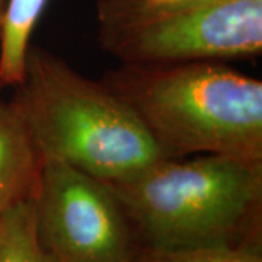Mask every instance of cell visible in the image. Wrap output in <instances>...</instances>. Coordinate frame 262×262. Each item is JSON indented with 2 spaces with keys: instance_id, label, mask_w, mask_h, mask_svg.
<instances>
[{
  "instance_id": "obj_1",
  "label": "cell",
  "mask_w": 262,
  "mask_h": 262,
  "mask_svg": "<svg viewBox=\"0 0 262 262\" xmlns=\"http://www.w3.org/2000/svg\"><path fill=\"white\" fill-rule=\"evenodd\" d=\"M163 159L219 155L262 162V82L223 61L120 64L101 77Z\"/></svg>"
},
{
  "instance_id": "obj_2",
  "label": "cell",
  "mask_w": 262,
  "mask_h": 262,
  "mask_svg": "<svg viewBox=\"0 0 262 262\" xmlns=\"http://www.w3.org/2000/svg\"><path fill=\"white\" fill-rule=\"evenodd\" d=\"M139 249H184L262 241V162L219 155L162 159L106 182Z\"/></svg>"
},
{
  "instance_id": "obj_3",
  "label": "cell",
  "mask_w": 262,
  "mask_h": 262,
  "mask_svg": "<svg viewBox=\"0 0 262 262\" xmlns=\"http://www.w3.org/2000/svg\"><path fill=\"white\" fill-rule=\"evenodd\" d=\"M13 96L47 158L105 182L128 179L162 160L136 114L102 80H92L47 48L29 46Z\"/></svg>"
},
{
  "instance_id": "obj_4",
  "label": "cell",
  "mask_w": 262,
  "mask_h": 262,
  "mask_svg": "<svg viewBox=\"0 0 262 262\" xmlns=\"http://www.w3.org/2000/svg\"><path fill=\"white\" fill-rule=\"evenodd\" d=\"M122 64L170 66L262 53V0H196L128 28L99 32Z\"/></svg>"
},
{
  "instance_id": "obj_5",
  "label": "cell",
  "mask_w": 262,
  "mask_h": 262,
  "mask_svg": "<svg viewBox=\"0 0 262 262\" xmlns=\"http://www.w3.org/2000/svg\"><path fill=\"white\" fill-rule=\"evenodd\" d=\"M34 213L54 262H134L139 245L113 189L64 160L46 159Z\"/></svg>"
},
{
  "instance_id": "obj_6",
  "label": "cell",
  "mask_w": 262,
  "mask_h": 262,
  "mask_svg": "<svg viewBox=\"0 0 262 262\" xmlns=\"http://www.w3.org/2000/svg\"><path fill=\"white\" fill-rule=\"evenodd\" d=\"M46 159L18 99L0 101V214L35 198Z\"/></svg>"
},
{
  "instance_id": "obj_7",
  "label": "cell",
  "mask_w": 262,
  "mask_h": 262,
  "mask_svg": "<svg viewBox=\"0 0 262 262\" xmlns=\"http://www.w3.org/2000/svg\"><path fill=\"white\" fill-rule=\"evenodd\" d=\"M47 5L48 0H6L0 28V91L22 83L31 37Z\"/></svg>"
},
{
  "instance_id": "obj_8",
  "label": "cell",
  "mask_w": 262,
  "mask_h": 262,
  "mask_svg": "<svg viewBox=\"0 0 262 262\" xmlns=\"http://www.w3.org/2000/svg\"><path fill=\"white\" fill-rule=\"evenodd\" d=\"M0 262H54L38 239L34 200L0 214Z\"/></svg>"
},
{
  "instance_id": "obj_9",
  "label": "cell",
  "mask_w": 262,
  "mask_h": 262,
  "mask_svg": "<svg viewBox=\"0 0 262 262\" xmlns=\"http://www.w3.org/2000/svg\"><path fill=\"white\" fill-rule=\"evenodd\" d=\"M196 0H98L96 20L99 32L117 31L137 25Z\"/></svg>"
},
{
  "instance_id": "obj_10",
  "label": "cell",
  "mask_w": 262,
  "mask_h": 262,
  "mask_svg": "<svg viewBox=\"0 0 262 262\" xmlns=\"http://www.w3.org/2000/svg\"><path fill=\"white\" fill-rule=\"evenodd\" d=\"M134 262H262V241L184 249H139Z\"/></svg>"
},
{
  "instance_id": "obj_11",
  "label": "cell",
  "mask_w": 262,
  "mask_h": 262,
  "mask_svg": "<svg viewBox=\"0 0 262 262\" xmlns=\"http://www.w3.org/2000/svg\"><path fill=\"white\" fill-rule=\"evenodd\" d=\"M5 6H6V0H0V28H2V20H3Z\"/></svg>"
}]
</instances>
